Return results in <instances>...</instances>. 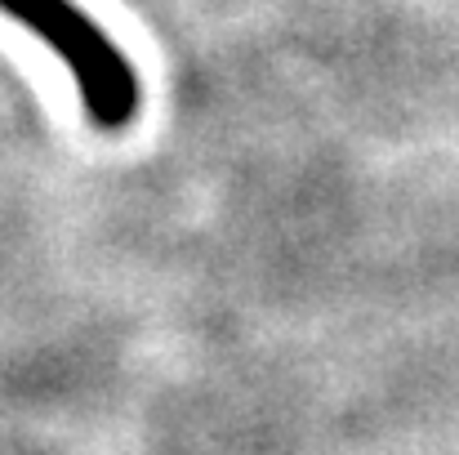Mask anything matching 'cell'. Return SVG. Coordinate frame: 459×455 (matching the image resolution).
Here are the masks:
<instances>
[{"instance_id": "obj_1", "label": "cell", "mask_w": 459, "mask_h": 455, "mask_svg": "<svg viewBox=\"0 0 459 455\" xmlns=\"http://www.w3.org/2000/svg\"><path fill=\"white\" fill-rule=\"evenodd\" d=\"M0 13L40 36L76 81V94L99 130H126L139 117L143 90L126 49L72 0H0Z\"/></svg>"}]
</instances>
